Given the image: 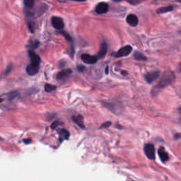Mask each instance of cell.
I'll return each mask as SVG.
<instances>
[{"mask_svg":"<svg viewBox=\"0 0 181 181\" xmlns=\"http://www.w3.org/2000/svg\"><path fill=\"white\" fill-rule=\"evenodd\" d=\"M175 79V75L171 71H167L163 74V76L158 82L157 85L154 88H152V96H157L159 91L162 89L165 88L167 86H169L171 83L173 82Z\"/></svg>","mask_w":181,"mask_h":181,"instance_id":"obj_1","label":"cell"},{"mask_svg":"<svg viewBox=\"0 0 181 181\" xmlns=\"http://www.w3.org/2000/svg\"><path fill=\"white\" fill-rule=\"evenodd\" d=\"M158 156H159L161 160L163 162H166V161H168L169 159V156L168 153L166 152L165 149L162 146L158 149Z\"/></svg>","mask_w":181,"mask_h":181,"instance_id":"obj_12","label":"cell"},{"mask_svg":"<svg viewBox=\"0 0 181 181\" xmlns=\"http://www.w3.org/2000/svg\"><path fill=\"white\" fill-rule=\"evenodd\" d=\"M126 21H127L128 24L130 25L131 26H133V27L137 26L138 25V23H139L137 16L135 14L128 15Z\"/></svg>","mask_w":181,"mask_h":181,"instance_id":"obj_9","label":"cell"},{"mask_svg":"<svg viewBox=\"0 0 181 181\" xmlns=\"http://www.w3.org/2000/svg\"><path fill=\"white\" fill-rule=\"evenodd\" d=\"M58 133H59L60 135V141H62L64 140H68L69 137V132L67 130L65 129L60 130L59 132H58Z\"/></svg>","mask_w":181,"mask_h":181,"instance_id":"obj_15","label":"cell"},{"mask_svg":"<svg viewBox=\"0 0 181 181\" xmlns=\"http://www.w3.org/2000/svg\"><path fill=\"white\" fill-rule=\"evenodd\" d=\"M24 142L25 144H30V143H31V140H30V139H26V140H24Z\"/></svg>","mask_w":181,"mask_h":181,"instance_id":"obj_26","label":"cell"},{"mask_svg":"<svg viewBox=\"0 0 181 181\" xmlns=\"http://www.w3.org/2000/svg\"><path fill=\"white\" fill-rule=\"evenodd\" d=\"M111 124H112V122H110V121H108V122H104V123H103L101 125V128H106V127H110Z\"/></svg>","mask_w":181,"mask_h":181,"instance_id":"obj_23","label":"cell"},{"mask_svg":"<svg viewBox=\"0 0 181 181\" xmlns=\"http://www.w3.org/2000/svg\"><path fill=\"white\" fill-rule=\"evenodd\" d=\"M2 101H3V100H2V98H0V103H1V102H2Z\"/></svg>","mask_w":181,"mask_h":181,"instance_id":"obj_31","label":"cell"},{"mask_svg":"<svg viewBox=\"0 0 181 181\" xmlns=\"http://www.w3.org/2000/svg\"><path fill=\"white\" fill-rule=\"evenodd\" d=\"M12 67H13L12 65H10L9 67H8L6 70H5L4 72V76H6V75L9 74L10 73V72L12 71Z\"/></svg>","mask_w":181,"mask_h":181,"instance_id":"obj_22","label":"cell"},{"mask_svg":"<svg viewBox=\"0 0 181 181\" xmlns=\"http://www.w3.org/2000/svg\"><path fill=\"white\" fill-rule=\"evenodd\" d=\"M73 120L77 123L81 128H83L84 129L85 126H84V123H83V118L82 115H76V116H73Z\"/></svg>","mask_w":181,"mask_h":181,"instance_id":"obj_13","label":"cell"},{"mask_svg":"<svg viewBox=\"0 0 181 181\" xmlns=\"http://www.w3.org/2000/svg\"><path fill=\"white\" fill-rule=\"evenodd\" d=\"M72 1H76V2H85L86 0H72Z\"/></svg>","mask_w":181,"mask_h":181,"instance_id":"obj_27","label":"cell"},{"mask_svg":"<svg viewBox=\"0 0 181 181\" xmlns=\"http://www.w3.org/2000/svg\"><path fill=\"white\" fill-rule=\"evenodd\" d=\"M180 69V72H181V64H180V69Z\"/></svg>","mask_w":181,"mask_h":181,"instance_id":"obj_30","label":"cell"},{"mask_svg":"<svg viewBox=\"0 0 181 181\" xmlns=\"http://www.w3.org/2000/svg\"><path fill=\"white\" fill-rule=\"evenodd\" d=\"M105 73H106V74H108V67H107L105 68Z\"/></svg>","mask_w":181,"mask_h":181,"instance_id":"obj_28","label":"cell"},{"mask_svg":"<svg viewBox=\"0 0 181 181\" xmlns=\"http://www.w3.org/2000/svg\"><path fill=\"white\" fill-rule=\"evenodd\" d=\"M160 72L158 71H154V72H149V73L146 74L145 76V79L147 82L149 83H152L154 82V81L157 80L158 77H159Z\"/></svg>","mask_w":181,"mask_h":181,"instance_id":"obj_6","label":"cell"},{"mask_svg":"<svg viewBox=\"0 0 181 181\" xmlns=\"http://www.w3.org/2000/svg\"><path fill=\"white\" fill-rule=\"evenodd\" d=\"M107 51H108L107 43H105V42H104V43L101 45L98 54V55H97V57H98V59L105 57V55H106V53H107Z\"/></svg>","mask_w":181,"mask_h":181,"instance_id":"obj_11","label":"cell"},{"mask_svg":"<svg viewBox=\"0 0 181 181\" xmlns=\"http://www.w3.org/2000/svg\"><path fill=\"white\" fill-rule=\"evenodd\" d=\"M72 73V71L71 70V69H65V70L61 71L57 74V79L58 80H61V79H64V78H65L67 76H69V75L71 74Z\"/></svg>","mask_w":181,"mask_h":181,"instance_id":"obj_14","label":"cell"},{"mask_svg":"<svg viewBox=\"0 0 181 181\" xmlns=\"http://www.w3.org/2000/svg\"><path fill=\"white\" fill-rule=\"evenodd\" d=\"M60 124V122L59 121H55L51 125V128L52 129H56L57 127L59 126Z\"/></svg>","mask_w":181,"mask_h":181,"instance_id":"obj_24","label":"cell"},{"mask_svg":"<svg viewBox=\"0 0 181 181\" xmlns=\"http://www.w3.org/2000/svg\"><path fill=\"white\" fill-rule=\"evenodd\" d=\"M178 2H181V0H177Z\"/></svg>","mask_w":181,"mask_h":181,"instance_id":"obj_32","label":"cell"},{"mask_svg":"<svg viewBox=\"0 0 181 181\" xmlns=\"http://www.w3.org/2000/svg\"><path fill=\"white\" fill-rule=\"evenodd\" d=\"M122 74H125V75L127 74V72H123V71H122Z\"/></svg>","mask_w":181,"mask_h":181,"instance_id":"obj_29","label":"cell"},{"mask_svg":"<svg viewBox=\"0 0 181 181\" xmlns=\"http://www.w3.org/2000/svg\"><path fill=\"white\" fill-rule=\"evenodd\" d=\"M25 7L28 9H31L34 4V0H24Z\"/></svg>","mask_w":181,"mask_h":181,"instance_id":"obj_19","label":"cell"},{"mask_svg":"<svg viewBox=\"0 0 181 181\" xmlns=\"http://www.w3.org/2000/svg\"><path fill=\"white\" fill-rule=\"evenodd\" d=\"M38 71H39V65H33V64H30V65H28L26 67V72L29 75H31V76L35 75L38 73Z\"/></svg>","mask_w":181,"mask_h":181,"instance_id":"obj_10","label":"cell"},{"mask_svg":"<svg viewBox=\"0 0 181 181\" xmlns=\"http://www.w3.org/2000/svg\"><path fill=\"white\" fill-rule=\"evenodd\" d=\"M113 1L116 2H122V1H126L130 4L137 5V4L141 3L142 2L146 1V0H113Z\"/></svg>","mask_w":181,"mask_h":181,"instance_id":"obj_17","label":"cell"},{"mask_svg":"<svg viewBox=\"0 0 181 181\" xmlns=\"http://www.w3.org/2000/svg\"><path fill=\"white\" fill-rule=\"evenodd\" d=\"M56 89V86H52L51 84H45V90L46 92H51V91H54Z\"/></svg>","mask_w":181,"mask_h":181,"instance_id":"obj_20","label":"cell"},{"mask_svg":"<svg viewBox=\"0 0 181 181\" xmlns=\"http://www.w3.org/2000/svg\"><path fill=\"white\" fill-rule=\"evenodd\" d=\"M108 9H109V6L105 2H100V3L97 5L96 7V12L98 14H104L108 12Z\"/></svg>","mask_w":181,"mask_h":181,"instance_id":"obj_7","label":"cell"},{"mask_svg":"<svg viewBox=\"0 0 181 181\" xmlns=\"http://www.w3.org/2000/svg\"><path fill=\"white\" fill-rule=\"evenodd\" d=\"M134 57L137 60L140 61H146L147 60V58L144 56V55L140 52H136L135 54H134Z\"/></svg>","mask_w":181,"mask_h":181,"instance_id":"obj_18","label":"cell"},{"mask_svg":"<svg viewBox=\"0 0 181 181\" xmlns=\"http://www.w3.org/2000/svg\"><path fill=\"white\" fill-rule=\"evenodd\" d=\"M29 55L30 57L31 64H33V65H40V57H39L38 55L35 53V52L32 51H29Z\"/></svg>","mask_w":181,"mask_h":181,"instance_id":"obj_8","label":"cell"},{"mask_svg":"<svg viewBox=\"0 0 181 181\" xmlns=\"http://www.w3.org/2000/svg\"><path fill=\"white\" fill-rule=\"evenodd\" d=\"M144 153L150 160L155 159V147L152 144H147L144 146Z\"/></svg>","mask_w":181,"mask_h":181,"instance_id":"obj_2","label":"cell"},{"mask_svg":"<svg viewBox=\"0 0 181 181\" xmlns=\"http://www.w3.org/2000/svg\"><path fill=\"white\" fill-rule=\"evenodd\" d=\"M173 7H172V6L164 7H161L158 9H157V13H167V12H171V11H173Z\"/></svg>","mask_w":181,"mask_h":181,"instance_id":"obj_16","label":"cell"},{"mask_svg":"<svg viewBox=\"0 0 181 181\" xmlns=\"http://www.w3.org/2000/svg\"><path fill=\"white\" fill-rule=\"evenodd\" d=\"M51 22L52 26L57 30H62L64 26H65V24H64L62 19L57 17V16H53V17L52 18Z\"/></svg>","mask_w":181,"mask_h":181,"instance_id":"obj_5","label":"cell"},{"mask_svg":"<svg viewBox=\"0 0 181 181\" xmlns=\"http://www.w3.org/2000/svg\"><path fill=\"white\" fill-rule=\"evenodd\" d=\"M132 51V48L130 45H126L119 50L115 54V57H122L129 55Z\"/></svg>","mask_w":181,"mask_h":181,"instance_id":"obj_3","label":"cell"},{"mask_svg":"<svg viewBox=\"0 0 181 181\" xmlns=\"http://www.w3.org/2000/svg\"><path fill=\"white\" fill-rule=\"evenodd\" d=\"M85 67L83 66H79L78 67V70H79L80 72H82L84 71Z\"/></svg>","mask_w":181,"mask_h":181,"instance_id":"obj_25","label":"cell"},{"mask_svg":"<svg viewBox=\"0 0 181 181\" xmlns=\"http://www.w3.org/2000/svg\"><path fill=\"white\" fill-rule=\"evenodd\" d=\"M82 60L83 62L88 64V65H93V64L97 62L98 58L97 56H92V55L88 54H83L82 55Z\"/></svg>","mask_w":181,"mask_h":181,"instance_id":"obj_4","label":"cell"},{"mask_svg":"<svg viewBox=\"0 0 181 181\" xmlns=\"http://www.w3.org/2000/svg\"><path fill=\"white\" fill-rule=\"evenodd\" d=\"M60 33H61V34H62V35L65 36V38H66V40H67L68 41H72L71 36L69 35L67 33H66V32H65V31H61Z\"/></svg>","mask_w":181,"mask_h":181,"instance_id":"obj_21","label":"cell"}]
</instances>
